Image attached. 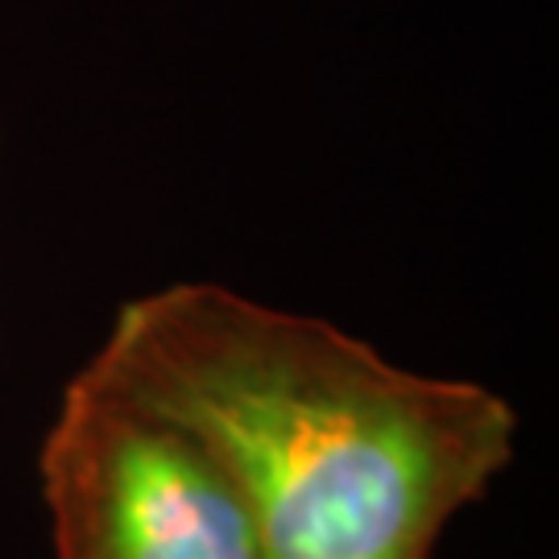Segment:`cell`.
Segmentation results:
<instances>
[{
  "label": "cell",
  "instance_id": "obj_1",
  "mask_svg": "<svg viewBox=\"0 0 559 559\" xmlns=\"http://www.w3.org/2000/svg\"><path fill=\"white\" fill-rule=\"evenodd\" d=\"M87 373L221 460L265 559H427L514 456L519 419L493 390L212 282L120 307Z\"/></svg>",
  "mask_w": 559,
  "mask_h": 559
},
{
  "label": "cell",
  "instance_id": "obj_2",
  "mask_svg": "<svg viewBox=\"0 0 559 559\" xmlns=\"http://www.w3.org/2000/svg\"><path fill=\"white\" fill-rule=\"evenodd\" d=\"M41 493L59 559H265L221 460L87 369L46 436Z\"/></svg>",
  "mask_w": 559,
  "mask_h": 559
}]
</instances>
